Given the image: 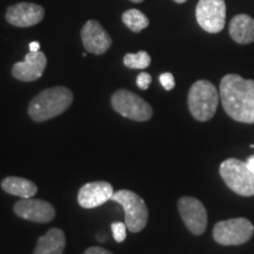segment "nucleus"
Instances as JSON below:
<instances>
[{"label":"nucleus","instance_id":"1","mask_svg":"<svg viewBox=\"0 0 254 254\" xmlns=\"http://www.w3.org/2000/svg\"><path fill=\"white\" fill-rule=\"evenodd\" d=\"M219 94L224 111L232 119L254 124V80L227 74L221 79Z\"/></svg>","mask_w":254,"mask_h":254},{"label":"nucleus","instance_id":"2","mask_svg":"<svg viewBox=\"0 0 254 254\" xmlns=\"http://www.w3.org/2000/svg\"><path fill=\"white\" fill-rule=\"evenodd\" d=\"M73 94L67 87L46 88L32 99L28 106V116L37 123L56 118L71 106Z\"/></svg>","mask_w":254,"mask_h":254},{"label":"nucleus","instance_id":"3","mask_svg":"<svg viewBox=\"0 0 254 254\" xmlns=\"http://www.w3.org/2000/svg\"><path fill=\"white\" fill-rule=\"evenodd\" d=\"M220 94L208 80H198L189 92V109L193 118L199 122H207L217 112Z\"/></svg>","mask_w":254,"mask_h":254},{"label":"nucleus","instance_id":"4","mask_svg":"<svg viewBox=\"0 0 254 254\" xmlns=\"http://www.w3.org/2000/svg\"><path fill=\"white\" fill-rule=\"evenodd\" d=\"M219 172L225 184L237 194L254 195V172L247 163L236 158L222 161Z\"/></svg>","mask_w":254,"mask_h":254},{"label":"nucleus","instance_id":"5","mask_svg":"<svg viewBox=\"0 0 254 254\" xmlns=\"http://www.w3.org/2000/svg\"><path fill=\"white\" fill-rule=\"evenodd\" d=\"M111 200L123 206L125 224L129 232L138 233L144 230L148 220V209L141 196L132 190H120L114 192Z\"/></svg>","mask_w":254,"mask_h":254},{"label":"nucleus","instance_id":"6","mask_svg":"<svg viewBox=\"0 0 254 254\" xmlns=\"http://www.w3.org/2000/svg\"><path fill=\"white\" fill-rule=\"evenodd\" d=\"M111 104L120 116L134 122H147L153 116V110L150 104L131 91L118 90L114 92L111 98Z\"/></svg>","mask_w":254,"mask_h":254},{"label":"nucleus","instance_id":"7","mask_svg":"<svg viewBox=\"0 0 254 254\" xmlns=\"http://www.w3.org/2000/svg\"><path fill=\"white\" fill-rule=\"evenodd\" d=\"M253 233V224L246 218L219 221L213 228L214 240L224 246L243 245L252 238Z\"/></svg>","mask_w":254,"mask_h":254},{"label":"nucleus","instance_id":"8","mask_svg":"<svg viewBox=\"0 0 254 254\" xmlns=\"http://www.w3.org/2000/svg\"><path fill=\"white\" fill-rule=\"evenodd\" d=\"M195 17L202 30L208 33H219L225 27L226 21L225 0H199Z\"/></svg>","mask_w":254,"mask_h":254},{"label":"nucleus","instance_id":"9","mask_svg":"<svg viewBox=\"0 0 254 254\" xmlns=\"http://www.w3.org/2000/svg\"><path fill=\"white\" fill-rule=\"evenodd\" d=\"M179 213L186 227L195 236L202 234L207 227V211L199 199L183 196L178 202Z\"/></svg>","mask_w":254,"mask_h":254},{"label":"nucleus","instance_id":"10","mask_svg":"<svg viewBox=\"0 0 254 254\" xmlns=\"http://www.w3.org/2000/svg\"><path fill=\"white\" fill-rule=\"evenodd\" d=\"M13 211L19 218L40 224L52 221L56 217V209L50 202L34 198L19 200L15 202Z\"/></svg>","mask_w":254,"mask_h":254},{"label":"nucleus","instance_id":"11","mask_svg":"<svg viewBox=\"0 0 254 254\" xmlns=\"http://www.w3.org/2000/svg\"><path fill=\"white\" fill-rule=\"evenodd\" d=\"M45 15L43 6L32 2H19L9 6L6 11V20L15 27H31L39 24Z\"/></svg>","mask_w":254,"mask_h":254},{"label":"nucleus","instance_id":"12","mask_svg":"<svg viewBox=\"0 0 254 254\" xmlns=\"http://www.w3.org/2000/svg\"><path fill=\"white\" fill-rule=\"evenodd\" d=\"M81 40L85 50L93 55H104L112 45L110 34L97 20H88L81 28Z\"/></svg>","mask_w":254,"mask_h":254},{"label":"nucleus","instance_id":"13","mask_svg":"<svg viewBox=\"0 0 254 254\" xmlns=\"http://www.w3.org/2000/svg\"><path fill=\"white\" fill-rule=\"evenodd\" d=\"M46 64V56L43 52H30L25 57L24 62L14 64L12 75L18 80L25 82L38 80L45 72Z\"/></svg>","mask_w":254,"mask_h":254},{"label":"nucleus","instance_id":"14","mask_svg":"<svg viewBox=\"0 0 254 254\" xmlns=\"http://www.w3.org/2000/svg\"><path fill=\"white\" fill-rule=\"evenodd\" d=\"M113 194V187L110 183H87L79 190L78 202L82 208H94L112 199Z\"/></svg>","mask_w":254,"mask_h":254},{"label":"nucleus","instance_id":"15","mask_svg":"<svg viewBox=\"0 0 254 254\" xmlns=\"http://www.w3.org/2000/svg\"><path fill=\"white\" fill-rule=\"evenodd\" d=\"M230 36L238 44L254 41V19L247 14H238L230 23Z\"/></svg>","mask_w":254,"mask_h":254},{"label":"nucleus","instance_id":"16","mask_svg":"<svg viewBox=\"0 0 254 254\" xmlns=\"http://www.w3.org/2000/svg\"><path fill=\"white\" fill-rule=\"evenodd\" d=\"M66 245L65 233L60 228H51L40 237L33 254H63Z\"/></svg>","mask_w":254,"mask_h":254},{"label":"nucleus","instance_id":"17","mask_svg":"<svg viewBox=\"0 0 254 254\" xmlns=\"http://www.w3.org/2000/svg\"><path fill=\"white\" fill-rule=\"evenodd\" d=\"M1 189L8 194L20 196L21 199L33 198L37 194L38 187L36 184L25 178L7 177L1 182Z\"/></svg>","mask_w":254,"mask_h":254},{"label":"nucleus","instance_id":"18","mask_svg":"<svg viewBox=\"0 0 254 254\" xmlns=\"http://www.w3.org/2000/svg\"><path fill=\"white\" fill-rule=\"evenodd\" d=\"M122 19L124 24H125L132 32H135V33L141 32L144 28L148 26V24H150L148 18L146 17L141 11L135 8L127 9L125 13L123 14Z\"/></svg>","mask_w":254,"mask_h":254},{"label":"nucleus","instance_id":"19","mask_svg":"<svg viewBox=\"0 0 254 254\" xmlns=\"http://www.w3.org/2000/svg\"><path fill=\"white\" fill-rule=\"evenodd\" d=\"M151 64V57L145 51H139L138 53H128L124 57V65L132 69L147 68Z\"/></svg>","mask_w":254,"mask_h":254},{"label":"nucleus","instance_id":"20","mask_svg":"<svg viewBox=\"0 0 254 254\" xmlns=\"http://www.w3.org/2000/svg\"><path fill=\"white\" fill-rule=\"evenodd\" d=\"M111 230H112L113 238L117 243H123L126 239V231L127 226L125 222H113L111 225Z\"/></svg>","mask_w":254,"mask_h":254},{"label":"nucleus","instance_id":"21","mask_svg":"<svg viewBox=\"0 0 254 254\" xmlns=\"http://www.w3.org/2000/svg\"><path fill=\"white\" fill-rule=\"evenodd\" d=\"M159 80H160V84L163 85V87L166 91L173 90L174 86H176V81H174L173 74L170 72H166V73H163V74H160Z\"/></svg>","mask_w":254,"mask_h":254},{"label":"nucleus","instance_id":"22","mask_svg":"<svg viewBox=\"0 0 254 254\" xmlns=\"http://www.w3.org/2000/svg\"><path fill=\"white\" fill-rule=\"evenodd\" d=\"M151 82H152L151 74H148V73L146 72H141L140 74L136 77V85H138V87L140 88V90H147V88L150 87Z\"/></svg>","mask_w":254,"mask_h":254},{"label":"nucleus","instance_id":"23","mask_svg":"<svg viewBox=\"0 0 254 254\" xmlns=\"http://www.w3.org/2000/svg\"><path fill=\"white\" fill-rule=\"evenodd\" d=\"M84 254H113V253L110 252V251L103 249V247L93 246V247H90V249H87L86 251H85Z\"/></svg>","mask_w":254,"mask_h":254},{"label":"nucleus","instance_id":"24","mask_svg":"<svg viewBox=\"0 0 254 254\" xmlns=\"http://www.w3.org/2000/svg\"><path fill=\"white\" fill-rule=\"evenodd\" d=\"M40 50V44L38 41H32L30 44V52H38Z\"/></svg>","mask_w":254,"mask_h":254},{"label":"nucleus","instance_id":"25","mask_svg":"<svg viewBox=\"0 0 254 254\" xmlns=\"http://www.w3.org/2000/svg\"><path fill=\"white\" fill-rule=\"evenodd\" d=\"M246 163H247V165H249V166H250L251 170H252L253 172H254V155H252V157H250L249 160H247Z\"/></svg>","mask_w":254,"mask_h":254},{"label":"nucleus","instance_id":"26","mask_svg":"<svg viewBox=\"0 0 254 254\" xmlns=\"http://www.w3.org/2000/svg\"><path fill=\"white\" fill-rule=\"evenodd\" d=\"M174 1L178 2V4H184V2L187 1V0H174Z\"/></svg>","mask_w":254,"mask_h":254},{"label":"nucleus","instance_id":"27","mask_svg":"<svg viewBox=\"0 0 254 254\" xmlns=\"http://www.w3.org/2000/svg\"><path fill=\"white\" fill-rule=\"evenodd\" d=\"M131 1L132 2H138V4H139V2H142V1H144V0H131Z\"/></svg>","mask_w":254,"mask_h":254}]
</instances>
